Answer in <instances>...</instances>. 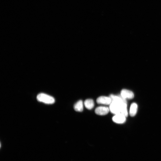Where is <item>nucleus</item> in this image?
I'll use <instances>...</instances> for the list:
<instances>
[{
	"instance_id": "f257e3e1",
	"label": "nucleus",
	"mask_w": 161,
	"mask_h": 161,
	"mask_svg": "<svg viewBox=\"0 0 161 161\" xmlns=\"http://www.w3.org/2000/svg\"><path fill=\"white\" fill-rule=\"evenodd\" d=\"M109 109L110 111L115 115L122 114L126 117L128 115L127 101L126 99L122 98L121 96L115 95L112 97Z\"/></svg>"
},
{
	"instance_id": "f03ea898",
	"label": "nucleus",
	"mask_w": 161,
	"mask_h": 161,
	"mask_svg": "<svg viewBox=\"0 0 161 161\" xmlns=\"http://www.w3.org/2000/svg\"><path fill=\"white\" fill-rule=\"evenodd\" d=\"M37 99L40 102L47 104H52L55 102V99L53 97L43 93L39 94L37 96Z\"/></svg>"
},
{
	"instance_id": "7ed1b4c3",
	"label": "nucleus",
	"mask_w": 161,
	"mask_h": 161,
	"mask_svg": "<svg viewBox=\"0 0 161 161\" xmlns=\"http://www.w3.org/2000/svg\"><path fill=\"white\" fill-rule=\"evenodd\" d=\"M110 111L108 107L100 106L97 107L95 110V113L97 115L103 116L108 114Z\"/></svg>"
},
{
	"instance_id": "20e7f679",
	"label": "nucleus",
	"mask_w": 161,
	"mask_h": 161,
	"mask_svg": "<svg viewBox=\"0 0 161 161\" xmlns=\"http://www.w3.org/2000/svg\"><path fill=\"white\" fill-rule=\"evenodd\" d=\"M121 96L125 99H132L134 97L133 93L131 91L126 89H123L121 91Z\"/></svg>"
},
{
	"instance_id": "39448f33",
	"label": "nucleus",
	"mask_w": 161,
	"mask_h": 161,
	"mask_svg": "<svg viewBox=\"0 0 161 161\" xmlns=\"http://www.w3.org/2000/svg\"><path fill=\"white\" fill-rule=\"evenodd\" d=\"M96 101L98 104L110 105L111 103V100L110 97L101 96L97 98Z\"/></svg>"
},
{
	"instance_id": "423d86ee",
	"label": "nucleus",
	"mask_w": 161,
	"mask_h": 161,
	"mask_svg": "<svg viewBox=\"0 0 161 161\" xmlns=\"http://www.w3.org/2000/svg\"><path fill=\"white\" fill-rule=\"evenodd\" d=\"M126 117L122 114L115 115L112 118L113 121L118 123H123L126 120Z\"/></svg>"
},
{
	"instance_id": "0eeeda50",
	"label": "nucleus",
	"mask_w": 161,
	"mask_h": 161,
	"mask_svg": "<svg viewBox=\"0 0 161 161\" xmlns=\"http://www.w3.org/2000/svg\"><path fill=\"white\" fill-rule=\"evenodd\" d=\"M74 109L75 111L82 112L83 110V104L82 100H79L76 103L74 106Z\"/></svg>"
},
{
	"instance_id": "6e6552de",
	"label": "nucleus",
	"mask_w": 161,
	"mask_h": 161,
	"mask_svg": "<svg viewBox=\"0 0 161 161\" xmlns=\"http://www.w3.org/2000/svg\"><path fill=\"white\" fill-rule=\"evenodd\" d=\"M84 105L87 109L91 110L94 108V103L93 100L87 99L85 101Z\"/></svg>"
},
{
	"instance_id": "1a4fd4ad",
	"label": "nucleus",
	"mask_w": 161,
	"mask_h": 161,
	"mask_svg": "<svg viewBox=\"0 0 161 161\" xmlns=\"http://www.w3.org/2000/svg\"><path fill=\"white\" fill-rule=\"evenodd\" d=\"M138 106L135 103H133L131 105L130 111V115L132 117L135 116L137 111Z\"/></svg>"
}]
</instances>
